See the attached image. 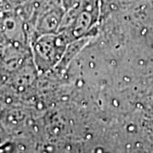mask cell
Here are the masks:
<instances>
[{
	"label": "cell",
	"mask_w": 153,
	"mask_h": 153,
	"mask_svg": "<svg viewBox=\"0 0 153 153\" xmlns=\"http://www.w3.org/2000/svg\"><path fill=\"white\" fill-rule=\"evenodd\" d=\"M101 17L100 0H79L66 10L59 32L64 33L71 43L89 38Z\"/></svg>",
	"instance_id": "6da1fadb"
},
{
	"label": "cell",
	"mask_w": 153,
	"mask_h": 153,
	"mask_svg": "<svg viewBox=\"0 0 153 153\" xmlns=\"http://www.w3.org/2000/svg\"><path fill=\"white\" fill-rule=\"evenodd\" d=\"M70 44L61 32L44 34L31 39V55L38 74H44L58 66Z\"/></svg>",
	"instance_id": "7a4b0ae2"
},
{
	"label": "cell",
	"mask_w": 153,
	"mask_h": 153,
	"mask_svg": "<svg viewBox=\"0 0 153 153\" xmlns=\"http://www.w3.org/2000/svg\"><path fill=\"white\" fill-rule=\"evenodd\" d=\"M2 48H3V45L0 44V51H1V49H2Z\"/></svg>",
	"instance_id": "3957f363"
},
{
	"label": "cell",
	"mask_w": 153,
	"mask_h": 153,
	"mask_svg": "<svg viewBox=\"0 0 153 153\" xmlns=\"http://www.w3.org/2000/svg\"><path fill=\"white\" fill-rule=\"evenodd\" d=\"M0 86H1V84H0Z\"/></svg>",
	"instance_id": "277c9868"
}]
</instances>
